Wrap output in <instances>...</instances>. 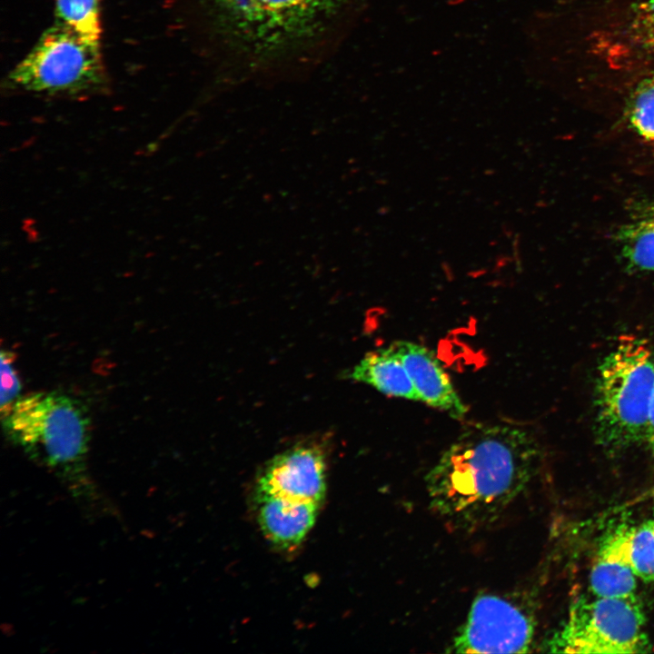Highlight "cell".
<instances>
[{
    "label": "cell",
    "mask_w": 654,
    "mask_h": 654,
    "mask_svg": "<svg viewBox=\"0 0 654 654\" xmlns=\"http://www.w3.org/2000/svg\"><path fill=\"white\" fill-rule=\"evenodd\" d=\"M361 0H182L203 54L235 80L319 64L342 44Z\"/></svg>",
    "instance_id": "6da1fadb"
},
{
    "label": "cell",
    "mask_w": 654,
    "mask_h": 654,
    "mask_svg": "<svg viewBox=\"0 0 654 654\" xmlns=\"http://www.w3.org/2000/svg\"><path fill=\"white\" fill-rule=\"evenodd\" d=\"M539 448L525 429L477 423L461 431L425 477L430 508L451 527L496 521L526 490Z\"/></svg>",
    "instance_id": "7a4b0ae2"
},
{
    "label": "cell",
    "mask_w": 654,
    "mask_h": 654,
    "mask_svg": "<svg viewBox=\"0 0 654 654\" xmlns=\"http://www.w3.org/2000/svg\"><path fill=\"white\" fill-rule=\"evenodd\" d=\"M9 439L56 471L74 490L92 489L86 477L90 419L82 403L60 392L21 397L3 418Z\"/></svg>",
    "instance_id": "3957f363"
},
{
    "label": "cell",
    "mask_w": 654,
    "mask_h": 654,
    "mask_svg": "<svg viewBox=\"0 0 654 654\" xmlns=\"http://www.w3.org/2000/svg\"><path fill=\"white\" fill-rule=\"evenodd\" d=\"M654 387V355L649 342L622 336L601 362L596 383L595 436L606 451L645 444Z\"/></svg>",
    "instance_id": "277c9868"
},
{
    "label": "cell",
    "mask_w": 654,
    "mask_h": 654,
    "mask_svg": "<svg viewBox=\"0 0 654 654\" xmlns=\"http://www.w3.org/2000/svg\"><path fill=\"white\" fill-rule=\"evenodd\" d=\"M8 88L49 97L83 98L109 87L102 42L61 24L44 31L5 79Z\"/></svg>",
    "instance_id": "5b68a950"
},
{
    "label": "cell",
    "mask_w": 654,
    "mask_h": 654,
    "mask_svg": "<svg viewBox=\"0 0 654 654\" xmlns=\"http://www.w3.org/2000/svg\"><path fill=\"white\" fill-rule=\"evenodd\" d=\"M645 618L636 597L580 598L548 642L550 652L625 654L648 650Z\"/></svg>",
    "instance_id": "8992f818"
},
{
    "label": "cell",
    "mask_w": 654,
    "mask_h": 654,
    "mask_svg": "<svg viewBox=\"0 0 654 654\" xmlns=\"http://www.w3.org/2000/svg\"><path fill=\"white\" fill-rule=\"evenodd\" d=\"M536 631V619L525 596L513 591L485 593L472 602L449 652L526 653Z\"/></svg>",
    "instance_id": "52a82bcc"
},
{
    "label": "cell",
    "mask_w": 654,
    "mask_h": 654,
    "mask_svg": "<svg viewBox=\"0 0 654 654\" xmlns=\"http://www.w3.org/2000/svg\"><path fill=\"white\" fill-rule=\"evenodd\" d=\"M326 467L321 447L297 444L269 461L257 479L255 492L321 505L326 492Z\"/></svg>",
    "instance_id": "ba28073f"
},
{
    "label": "cell",
    "mask_w": 654,
    "mask_h": 654,
    "mask_svg": "<svg viewBox=\"0 0 654 654\" xmlns=\"http://www.w3.org/2000/svg\"><path fill=\"white\" fill-rule=\"evenodd\" d=\"M390 345L406 368L421 401L453 419L466 415V405L431 350L409 341H397Z\"/></svg>",
    "instance_id": "9c48e42d"
},
{
    "label": "cell",
    "mask_w": 654,
    "mask_h": 654,
    "mask_svg": "<svg viewBox=\"0 0 654 654\" xmlns=\"http://www.w3.org/2000/svg\"><path fill=\"white\" fill-rule=\"evenodd\" d=\"M257 520L265 537L275 546L299 545L315 523L317 503L255 492Z\"/></svg>",
    "instance_id": "30bf717a"
},
{
    "label": "cell",
    "mask_w": 654,
    "mask_h": 654,
    "mask_svg": "<svg viewBox=\"0 0 654 654\" xmlns=\"http://www.w3.org/2000/svg\"><path fill=\"white\" fill-rule=\"evenodd\" d=\"M629 526L621 524L601 541L590 574V589L596 597H636L637 576L630 562Z\"/></svg>",
    "instance_id": "8fae6325"
},
{
    "label": "cell",
    "mask_w": 654,
    "mask_h": 654,
    "mask_svg": "<svg viewBox=\"0 0 654 654\" xmlns=\"http://www.w3.org/2000/svg\"><path fill=\"white\" fill-rule=\"evenodd\" d=\"M350 377L386 395L421 401L406 368L391 345L367 353L353 367Z\"/></svg>",
    "instance_id": "7c38bea8"
},
{
    "label": "cell",
    "mask_w": 654,
    "mask_h": 654,
    "mask_svg": "<svg viewBox=\"0 0 654 654\" xmlns=\"http://www.w3.org/2000/svg\"><path fill=\"white\" fill-rule=\"evenodd\" d=\"M615 240L628 268L654 272V203L633 212L618 229Z\"/></svg>",
    "instance_id": "4fadbf2b"
},
{
    "label": "cell",
    "mask_w": 654,
    "mask_h": 654,
    "mask_svg": "<svg viewBox=\"0 0 654 654\" xmlns=\"http://www.w3.org/2000/svg\"><path fill=\"white\" fill-rule=\"evenodd\" d=\"M54 22L91 41L102 42V0H55Z\"/></svg>",
    "instance_id": "5bb4252c"
},
{
    "label": "cell",
    "mask_w": 654,
    "mask_h": 654,
    "mask_svg": "<svg viewBox=\"0 0 654 654\" xmlns=\"http://www.w3.org/2000/svg\"><path fill=\"white\" fill-rule=\"evenodd\" d=\"M628 546L636 576L645 581L654 580V515L629 526Z\"/></svg>",
    "instance_id": "9a60e30c"
},
{
    "label": "cell",
    "mask_w": 654,
    "mask_h": 654,
    "mask_svg": "<svg viewBox=\"0 0 654 654\" xmlns=\"http://www.w3.org/2000/svg\"><path fill=\"white\" fill-rule=\"evenodd\" d=\"M629 120L643 139L654 142V80H645L634 91L629 105Z\"/></svg>",
    "instance_id": "2e32d148"
},
{
    "label": "cell",
    "mask_w": 654,
    "mask_h": 654,
    "mask_svg": "<svg viewBox=\"0 0 654 654\" xmlns=\"http://www.w3.org/2000/svg\"><path fill=\"white\" fill-rule=\"evenodd\" d=\"M15 355L10 351L1 352V416L6 417L15 403L21 398V382L14 366Z\"/></svg>",
    "instance_id": "e0dca14e"
},
{
    "label": "cell",
    "mask_w": 654,
    "mask_h": 654,
    "mask_svg": "<svg viewBox=\"0 0 654 654\" xmlns=\"http://www.w3.org/2000/svg\"><path fill=\"white\" fill-rule=\"evenodd\" d=\"M654 455V387L650 398L646 440L644 444Z\"/></svg>",
    "instance_id": "ac0fdd59"
}]
</instances>
